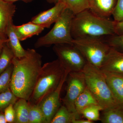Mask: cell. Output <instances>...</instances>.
<instances>
[{
  "mask_svg": "<svg viewBox=\"0 0 123 123\" xmlns=\"http://www.w3.org/2000/svg\"><path fill=\"white\" fill-rule=\"evenodd\" d=\"M23 57H14L10 89L18 98L29 101L42 68V56L35 49H28Z\"/></svg>",
  "mask_w": 123,
  "mask_h": 123,
  "instance_id": "cell-1",
  "label": "cell"
},
{
  "mask_svg": "<svg viewBox=\"0 0 123 123\" xmlns=\"http://www.w3.org/2000/svg\"><path fill=\"white\" fill-rule=\"evenodd\" d=\"M117 22L100 17L86 9L74 14L71 34L74 39L87 37H105L116 34Z\"/></svg>",
  "mask_w": 123,
  "mask_h": 123,
  "instance_id": "cell-2",
  "label": "cell"
},
{
  "mask_svg": "<svg viewBox=\"0 0 123 123\" xmlns=\"http://www.w3.org/2000/svg\"><path fill=\"white\" fill-rule=\"evenodd\" d=\"M65 69L58 59L42 66L29 103L38 105L54 91L60 84Z\"/></svg>",
  "mask_w": 123,
  "mask_h": 123,
  "instance_id": "cell-3",
  "label": "cell"
},
{
  "mask_svg": "<svg viewBox=\"0 0 123 123\" xmlns=\"http://www.w3.org/2000/svg\"><path fill=\"white\" fill-rule=\"evenodd\" d=\"M82 72L86 87L104 110L119 105L111 91L104 74L100 69L87 62Z\"/></svg>",
  "mask_w": 123,
  "mask_h": 123,
  "instance_id": "cell-4",
  "label": "cell"
},
{
  "mask_svg": "<svg viewBox=\"0 0 123 123\" xmlns=\"http://www.w3.org/2000/svg\"><path fill=\"white\" fill-rule=\"evenodd\" d=\"M74 14L69 9H65L52 29L36 41L35 47L38 48L62 43L73 44L74 39L71 34V27Z\"/></svg>",
  "mask_w": 123,
  "mask_h": 123,
  "instance_id": "cell-5",
  "label": "cell"
},
{
  "mask_svg": "<svg viewBox=\"0 0 123 123\" xmlns=\"http://www.w3.org/2000/svg\"><path fill=\"white\" fill-rule=\"evenodd\" d=\"M105 37L74 39L73 44L80 51L88 63L100 68L111 47Z\"/></svg>",
  "mask_w": 123,
  "mask_h": 123,
  "instance_id": "cell-6",
  "label": "cell"
},
{
  "mask_svg": "<svg viewBox=\"0 0 123 123\" xmlns=\"http://www.w3.org/2000/svg\"><path fill=\"white\" fill-rule=\"evenodd\" d=\"M53 49L65 69L70 72L82 71L87 63L80 51L73 44H55Z\"/></svg>",
  "mask_w": 123,
  "mask_h": 123,
  "instance_id": "cell-7",
  "label": "cell"
},
{
  "mask_svg": "<svg viewBox=\"0 0 123 123\" xmlns=\"http://www.w3.org/2000/svg\"><path fill=\"white\" fill-rule=\"evenodd\" d=\"M66 81V94L62 100L63 105L70 112L81 116L76 111L75 104L78 97L86 87L84 74L82 71L70 72Z\"/></svg>",
  "mask_w": 123,
  "mask_h": 123,
  "instance_id": "cell-8",
  "label": "cell"
},
{
  "mask_svg": "<svg viewBox=\"0 0 123 123\" xmlns=\"http://www.w3.org/2000/svg\"><path fill=\"white\" fill-rule=\"evenodd\" d=\"M69 72L68 70L65 69V72L56 89L38 104L45 117L47 123H50L53 117L61 106V93Z\"/></svg>",
  "mask_w": 123,
  "mask_h": 123,
  "instance_id": "cell-9",
  "label": "cell"
},
{
  "mask_svg": "<svg viewBox=\"0 0 123 123\" xmlns=\"http://www.w3.org/2000/svg\"><path fill=\"white\" fill-rule=\"evenodd\" d=\"M66 8L63 2L59 0L55 6L43 11L32 18L31 21L45 28H50L60 17L64 10Z\"/></svg>",
  "mask_w": 123,
  "mask_h": 123,
  "instance_id": "cell-10",
  "label": "cell"
},
{
  "mask_svg": "<svg viewBox=\"0 0 123 123\" xmlns=\"http://www.w3.org/2000/svg\"><path fill=\"white\" fill-rule=\"evenodd\" d=\"M99 69L103 72L123 76V52L111 48Z\"/></svg>",
  "mask_w": 123,
  "mask_h": 123,
  "instance_id": "cell-11",
  "label": "cell"
},
{
  "mask_svg": "<svg viewBox=\"0 0 123 123\" xmlns=\"http://www.w3.org/2000/svg\"><path fill=\"white\" fill-rule=\"evenodd\" d=\"M16 7L13 3L0 0V38L8 40L7 31L10 24L13 22V18L16 12Z\"/></svg>",
  "mask_w": 123,
  "mask_h": 123,
  "instance_id": "cell-12",
  "label": "cell"
},
{
  "mask_svg": "<svg viewBox=\"0 0 123 123\" xmlns=\"http://www.w3.org/2000/svg\"><path fill=\"white\" fill-rule=\"evenodd\" d=\"M89 9L97 15L109 18L116 7L117 0H87Z\"/></svg>",
  "mask_w": 123,
  "mask_h": 123,
  "instance_id": "cell-13",
  "label": "cell"
},
{
  "mask_svg": "<svg viewBox=\"0 0 123 123\" xmlns=\"http://www.w3.org/2000/svg\"><path fill=\"white\" fill-rule=\"evenodd\" d=\"M103 72L115 98L118 103L123 104V76L111 73Z\"/></svg>",
  "mask_w": 123,
  "mask_h": 123,
  "instance_id": "cell-14",
  "label": "cell"
},
{
  "mask_svg": "<svg viewBox=\"0 0 123 123\" xmlns=\"http://www.w3.org/2000/svg\"><path fill=\"white\" fill-rule=\"evenodd\" d=\"M14 30L21 41H24L34 36L38 35L44 30V28L31 21L20 25L14 24Z\"/></svg>",
  "mask_w": 123,
  "mask_h": 123,
  "instance_id": "cell-15",
  "label": "cell"
},
{
  "mask_svg": "<svg viewBox=\"0 0 123 123\" xmlns=\"http://www.w3.org/2000/svg\"><path fill=\"white\" fill-rule=\"evenodd\" d=\"M13 23H12L8 27L7 31L8 41L7 43L17 58L23 57L26 54V50H25L20 43V40L15 33L13 27Z\"/></svg>",
  "mask_w": 123,
  "mask_h": 123,
  "instance_id": "cell-16",
  "label": "cell"
},
{
  "mask_svg": "<svg viewBox=\"0 0 123 123\" xmlns=\"http://www.w3.org/2000/svg\"><path fill=\"white\" fill-rule=\"evenodd\" d=\"M100 120L102 123H123V104L102 111Z\"/></svg>",
  "mask_w": 123,
  "mask_h": 123,
  "instance_id": "cell-17",
  "label": "cell"
},
{
  "mask_svg": "<svg viewBox=\"0 0 123 123\" xmlns=\"http://www.w3.org/2000/svg\"><path fill=\"white\" fill-rule=\"evenodd\" d=\"M98 103L87 87L78 97L75 102V110L77 114L81 115L84 108L93 105H98Z\"/></svg>",
  "mask_w": 123,
  "mask_h": 123,
  "instance_id": "cell-18",
  "label": "cell"
},
{
  "mask_svg": "<svg viewBox=\"0 0 123 123\" xmlns=\"http://www.w3.org/2000/svg\"><path fill=\"white\" fill-rule=\"evenodd\" d=\"M15 123H29V104L28 101L19 98L13 105Z\"/></svg>",
  "mask_w": 123,
  "mask_h": 123,
  "instance_id": "cell-19",
  "label": "cell"
},
{
  "mask_svg": "<svg viewBox=\"0 0 123 123\" xmlns=\"http://www.w3.org/2000/svg\"><path fill=\"white\" fill-rule=\"evenodd\" d=\"M80 116L70 112L64 105H61L50 123H73L75 119L80 118Z\"/></svg>",
  "mask_w": 123,
  "mask_h": 123,
  "instance_id": "cell-20",
  "label": "cell"
},
{
  "mask_svg": "<svg viewBox=\"0 0 123 123\" xmlns=\"http://www.w3.org/2000/svg\"><path fill=\"white\" fill-rule=\"evenodd\" d=\"M7 42L2 47L0 55V75L12 63L13 60L15 57Z\"/></svg>",
  "mask_w": 123,
  "mask_h": 123,
  "instance_id": "cell-21",
  "label": "cell"
},
{
  "mask_svg": "<svg viewBox=\"0 0 123 123\" xmlns=\"http://www.w3.org/2000/svg\"><path fill=\"white\" fill-rule=\"evenodd\" d=\"M103 110V107L98 104L92 105L84 108L82 111L81 115L92 122L98 121L100 120V111Z\"/></svg>",
  "mask_w": 123,
  "mask_h": 123,
  "instance_id": "cell-22",
  "label": "cell"
},
{
  "mask_svg": "<svg viewBox=\"0 0 123 123\" xmlns=\"http://www.w3.org/2000/svg\"><path fill=\"white\" fill-rule=\"evenodd\" d=\"M29 103V123H47L45 117L39 105Z\"/></svg>",
  "mask_w": 123,
  "mask_h": 123,
  "instance_id": "cell-23",
  "label": "cell"
},
{
  "mask_svg": "<svg viewBox=\"0 0 123 123\" xmlns=\"http://www.w3.org/2000/svg\"><path fill=\"white\" fill-rule=\"evenodd\" d=\"M18 98L10 88L0 93V111L4 112L7 107L11 104L14 105Z\"/></svg>",
  "mask_w": 123,
  "mask_h": 123,
  "instance_id": "cell-24",
  "label": "cell"
},
{
  "mask_svg": "<svg viewBox=\"0 0 123 123\" xmlns=\"http://www.w3.org/2000/svg\"><path fill=\"white\" fill-rule=\"evenodd\" d=\"M63 2L66 8L69 9L75 14L89 9L87 0H58Z\"/></svg>",
  "mask_w": 123,
  "mask_h": 123,
  "instance_id": "cell-25",
  "label": "cell"
},
{
  "mask_svg": "<svg viewBox=\"0 0 123 123\" xmlns=\"http://www.w3.org/2000/svg\"><path fill=\"white\" fill-rule=\"evenodd\" d=\"M13 69L12 63L0 75V93L10 89Z\"/></svg>",
  "mask_w": 123,
  "mask_h": 123,
  "instance_id": "cell-26",
  "label": "cell"
},
{
  "mask_svg": "<svg viewBox=\"0 0 123 123\" xmlns=\"http://www.w3.org/2000/svg\"><path fill=\"white\" fill-rule=\"evenodd\" d=\"M104 39L111 48L123 52V34L107 36L105 37Z\"/></svg>",
  "mask_w": 123,
  "mask_h": 123,
  "instance_id": "cell-27",
  "label": "cell"
},
{
  "mask_svg": "<svg viewBox=\"0 0 123 123\" xmlns=\"http://www.w3.org/2000/svg\"><path fill=\"white\" fill-rule=\"evenodd\" d=\"M112 15L116 22L123 21V0H117L116 7Z\"/></svg>",
  "mask_w": 123,
  "mask_h": 123,
  "instance_id": "cell-28",
  "label": "cell"
},
{
  "mask_svg": "<svg viewBox=\"0 0 123 123\" xmlns=\"http://www.w3.org/2000/svg\"><path fill=\"white\" fill-rule=\"evenodd\" d=\"M5 117L7 123H14L15 120V112L13 105L11 104L7 107L4 111Z\"/></svg>",
  "mask_w": 123,
  "mask_h": 123,
  "instance_id": "cell-29",
  "label": "cell"
},
{
  "mask_svg": "<svg viewBox=\"0 0 123 123\" xmlns=\"http://www.w3.org/2000/svg\"><path fill=\"white\" fill-rule=\"evenodd\" d=\"M116 35H121L123 34V21L117 22L116 26Z\"/></svg>",
  "mask_w": 123,
  "mask_h": 123,
  "instance_id": "cell-30",
  "label": "cell"
},
{
  "mask_svg": "<svg viewBox=\"0 0 123 123\" xmlns=\"http://www.w3.org/2000/svg\"><path fill=\"white\" fill-rule=\"evenodd\" d=\"M92 122L86 119H81V118L75 119L73 121V123H93Z\"/></svg>",
  "mask_w": 123,
  "mask_h": 123,
  "instance_id": "cell-31",
  "label": "cell"
},
{
  "mask_svg": "<svg viewBox=\"0 0 123 123\" xmlns=\"http://www.w3.org/2000/svg\"><path fill=\"white\" fill-rule=\"evenodd\" d=\"M4 112L0 111V123H7Z\"/></svg>",
  "mask_w": 123,
  "mask_h": 123,
  "instance_id": "cell-32",
  "label": "cell"
},
{
  "mask_svg": "<svg viewBox=\"0 0 123 123\" xmlns=\"http://www.w3.org/2000/svg\"><path fill=\"white\" fill-rule=\"evenodd\" d=\"M3 0L5 1L6 2H9V3H13L14 2L18 1H22L24 2H28L32 1L33 0Z\"/></svg>",
  "mask_w": 123,
  "mask_h": 123,
  "instance_id": "cell-33",
  "label": "cell"
},
{
  "mask_svg": "<svg viewBox=\"0 0 123 123\" xmlns=\"http://www.w3.org/2000/svg\"><path fill=\"white\" fill-rule=\"evenodd\" d=\"M8 41V40H5L0 38V47L2 48L4 44Z\"/></svg>",
  "mask_w": 123,
  "mask_h": 123,
  "instance_id": "cell-34",
  "label": "cell"
},
{
  "mask_svg": "<svg viewBox=\"0 0 123 123\" xmlns=\"http://www.w3.org/2000/svg\"><path fill=\"white\" fill-rule=\"evenodd\" d=\"M48 2L52 4H56L58 2V0H46Z\"/></svg>",
  "mask_w": 123,
  "mask_h": 123,
  "instance_id": "cell-35",
  "label": "cell"
},
{
  "mask_svg": "<svg viewBox=\"0 0 123 123\" xmlns=\"http://www.w3.org/2000/svg\"><path fill=\"white\" fill-rule=\"evenodd\" d=\"M2 48L0 47V55L1 53V51H2Z\"/></svg>",
  "mask_w": 123,
  "mask_h": 123,
  "instance_id": "cell-36",
  "label": "cell"
}]
</instances>
